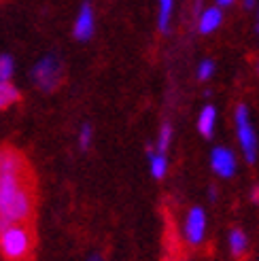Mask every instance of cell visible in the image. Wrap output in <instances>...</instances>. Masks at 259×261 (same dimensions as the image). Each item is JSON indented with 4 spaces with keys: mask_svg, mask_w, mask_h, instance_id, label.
Masks as SVG:
<instances>
[{
    "mask_svg": "<svg viewBox=\"0 0 259 261\" xmlns=\"http://www.w3.org/2000/svg\"><path fill=\"white\" fill-rule=\"evenodd\" d=\"M32 249L34 238L25 223H11L0 229V253L7 261H30Z\"/></svg>",
    "mask_w": 259,
    "mask_h": 261,
    "instance_id": "2",
    "label": "cell"
},
{
    "mask_svg": "<svg viewBox=\"0 0 259 261\" xmlns=\"http://www.w3.org/2000/svg\"><path fill=\"white\" fill-rule=\"evenodd\" d=\"M17 100H19V89L15 85H11L9 81H0V111L9 109Z\"/></svg>",
    "mask_w": 259,
    "mask_h": 261,
    "instance_id": "14",
    "label": "cell"
},
{
    "mask_svg": "<svg viewBox=\"0 0 259 261\" xmlns=\"http://www.w3.org/2000/svg\"><path fill=\"white\" fill-rule=\"evenodd\" d=\"M223 21V13L219 7H209L206 11H202V15H200V21H198V30L200 34H211L215 32L219 25H221Z\"/></svg>",
    "mask_w": 259,
    "mask_h": 261,
    "instance_id": "9",
    "label": "cell"
},
{
    "mask_svg": "<svg viewBox=\"0 0 259 261\" xmlns=\"http://www.w3.org/2000/svg\"><path fill=\"white\" fill-rule=\"evenodd\" d=\"M64 76L62 62L56 54H47L34 64L32 68V81L41 87L43 91H54L58 89L60 81Z\"/></svg>",
    "mask_w": 259,
    "mask_h": 261,
    "instance_id": "4",
    "label": "cell"
},
{
    "mask_svg": "<svg viewBox=\"0 0 259 261\" xmlns=\"http://www.w3.org/2000/svg\"><path fill=\"white\" fill-rule=\"evenodd\" d=\"M257 30H259V9H257Z\"/></svg>",
    "mask_w": 259,
    "mask_h": 261,
    "instance_id": "24",
    "label": "cell"
},
{
    "mask_svg": "<svg viewBox=\"0 0 259 261\" xmlns=\"http://www.w3.org/2000/svg\"><path fill=\"white\" fill-rule=\"evenodd\" d=\"M92 136H94V129L89 123H83L81 129H79V147L85 151L89 149V145H92Z\"/></svg>",
    "mask_w": 259,
    "mask_h": 261,
    "instance_id": "17",
    "label": "cell"
},
{
    "mask_svg": "<svg viewBox=\"0 0 259 261\" xmlns=\"http://www.w3.org/2000/svg\"><path fill=\"white\" fill-rule=\"evenodd\" d=\"M215 123H217V109L206 104V107L200 111V117H198V129L204 138H211L215 134Z\"/></svg>",
    "mask_w": 259,
    "mask_h": 261,
    "instance_id": "10",
    "label": "cell"
},
{
    "mask_svg": "<svg viewBox=\"0 0 259 261\" xmlns=\"http://www.w3.org/2000/svg\"><path fill=\"white\" fill-rule=\"evenodd\" d=\"M251 200H253L255 204L259 202V185H255V187H253V191H251Z\"/></svg>",
    "mask_w": 259,
    "mask_h": 261,
    "instance_id": "19",
    "label": "cell"
},
{
    "mask_svg": "<svg viewBox=\"0 0 259 261\" xmlns=\"http://www.w3.org/2000/svg\"><path fill=\"white\" fill-rule=\"evenodd\" d=\"M204 236H206V213L200 206H193L185 219V238L189 240V244L198 246L202 244Z\"/></svg>",
    "mask_w": 259,
    "mask_h": 261,
    "instance_id": "5",
    "label": "cell"
},
{
    "mask_svg": "<svg viewBox=\"0 0 259 261\" xmlns=\"http://www.w3.org/2000/svg\"><path fill=\"white\" fill-rule=\"evenodd\" d=\"M25 176V162L15 149H0V178Z\"/></svg>",
    "mask_w": 259,
    "mask_h": 261,
    "instance_id": "7",
    "label": "cell"
},
{
    "mask_svg": "<svg viewBox=\"0 0 259 261\" xmlns=\"http://www.w3.org/2000/svg\"><path fill=\"white\" fill-rule=\"evenodd\" d=\"M158 28L160 32H168L170 28V19H172V11H174V0H158Z\"/></svg>",
    "mask_w": 259,
    "mask_h": 261,
    "instance_id": "13",
    "label": "cell"
},
{
    "mask_svg": "<svg viewBox=\"0 0 259 261\" xmlns=\"http://www.w3.org/2000/svg\"><path fill=\"white\" fill-rule=\"evenodd\" d=\"M87 261H102V257L98 255V253H94V255H89V259Z\"/></svg>",
    "mask_w": 259,
    "mask_h": 261,
    "instance_id": "21",
    "label": "cell"
},
{
    "mask_svg": "<svg viewBox=\"0 0 259 261\" xmlns=\"http://www.w3.org/2000/svg\"><path fill=\"white\" fill-rule=\"evenodd\" d=\"M147 158H149V166H151L153 178H164L166 172H168V158H166V153H158L153 147H147Z\"/></svg>",
    "mask_w": 259,
    "mask_h": 261,
    "instance_id": "12",
    "label": "cell"
},
{
    "mask_svg": "<svg viewBox=\"0 0 259 261\" xmlns=\"http://www.w3.org/2000/svg\"><path fill=\"white\" fill-rule=\"evenodd\" d=\"M227 244H229V253L234 255L236 259H242L244 255H247V249H249V240H247V233H244L240 227H234V229L229 231Z\"/></svg>",
    "mask_w": 259,
    "mask_h": 261,
    "instance_id": "11",
    "label": "cell"
},
{
    "mask_svg": "<svg viewBox=\"0 0 259 261\" xmlns=\"http://www.w3.org/2000/svg\"><path fill=\"white\" fill-rule=\"evenodd\" d=\"M170 142H172V127L164 123L160 127V134H158V140H155V151L158 153H166L168 147H170Z\"/></svg>",
    "mask_w": 259,
    "mask_h": 261,
    "instance_id": "15",
    "label": "cell"
},
{
    "mask_svg": "<svg viewBox=\"0 0 259 261\" xmlns=\"http://www.w3.org/2000/svg\"><path fill=\"white\" fill-rule=\"evenodd\" d=\"M242 5H244V9H253L255 7V0H242Z\"/></svg>",
    "mask_w": 259,
    "mask_h": 261,
    "instance_id": "20",
    "label": "cell"
},
{
    "mask_svg": "<svg viewBox=\"0 0 259 261\" xmlns=\"http://www.w3.org/2000/svg\"><path fill=\"white\" fill-rule=\"evenodd\" d=\"M236 136H238V145H240L244 160L253 164L257 160V134L251 123L247 104H238L236 107Z\"/></svg>",
    "mask_w": 259,
    "mask_h": 261,
    "instance_id": "3",
    "label": "cell"
},
{
    "mask_svg": "<svg viewBox=\"0 0 259 261\" xmlns=\"http://www.w3.org/2000/svg\"><path fill=\"white\" fill-rule=\"evenodd\" d=\"M217 3L221 5V7H227V5H231V3H234V0H217Z\"/></svg>",
    "mask_w": 259,
    "mask_h": 261,
    "instance_id": "22",
    "label": "cell"
},
{
    "mask_svg": "<svg viewBox=\"0 0 259 261\" xmlns=\"http://www.w3.org/2000/svg\"><path fill=\"white\" fill-rule=\"evenodd\" d=\"M34 211V195L28 176L0 178V229L11 223H25Z\"/></svg>",
    "mask_w": 259,
    "mask_h": 261,
    "instance_id": "1",
    "label": "cell"
},
{
    "mask_svg": "<svg viewBox=\"0 0 259 261\" xmlns=\"http://www.w3.org/2000/svg\"><path fill=\"white\" fill-rule=\"evenodd\" d=\"M215 74V62L213 60H204L198 68V79L200 81H209L211 76Z\"/></svg>",
    "mask_w": 259,
    "mask_h": 261,
    "instance_id": "18",
    "label": "cell"
},
{
    "mask_svg": "<svg viewBox=\"0 0 259 261\" xmlns=\"http://www.w3.org/2000/svg\"><path fill=\"white\" fill-rule=\"evenodd\" d=\"M257 72H259V62H257Z\"/></svg>",
    "mask_w": 259,
    "mask_h": 261,
    "instance_id": "25",
    "label": "cell"
},
{
    "mask_svg": "<svg viewBox=\"0 0 259 261\" xmlns=\"http://www.w3.org/2000/svg\"><path fill=\"white\" fill-rule=\"evenodd\" d=\"M211 168L217 176L229 178L236 172V155L225 147H215L211 153Z\"/></svg>",
    "mask_w": 259,
    "mask_h": 261,
    "instance_id": "6",
    "label": "cell"
},
{
    "mask_svg": "<svg viewBox=\"0 0 259 261\" xmlns=\"http://www.w3.org/2000/svg\"><path fill=\"white\" fill-rule=\"evenodd\" d=\"M94 28H96V17H94V9L89 3H83L81 9H79V15L74 19V25H72V34L76 41H89L94 34Z\"/></svg>",
    "mask_w": 259,
    "mask_h": 261,
    "instance_id": "8",
    "label": "cell"
},
{
    "mask_svg": "<svg viewBox=\"0 0 259 261\" xmlns=\"http://www.w3.org/2000/svg\"><path fill=\"white\" fill-rule=\"evenodd\" d=\"M15 72V62L11 56H0V81H11Z\"/></svg>",
    "mask_w": 259,
    "mask_h": 261,
    "instance_id": "16",
    "label": "cell"
},
{
    "mask_svg": "<svg viewBox=\"0 0 259 261\" xmlns=\"http://www.w3.org/2000/svg\"><path fill=\"white\" fill-rule=\"evenodd\" d=\"M211 200H213V202L217 200V191H215V189H211Z\"/></svg>",
    "mask_w": 259,
    "mask_h": 261,
    "instance_id": "23",
    "label": "cell"
}]
</instances>
